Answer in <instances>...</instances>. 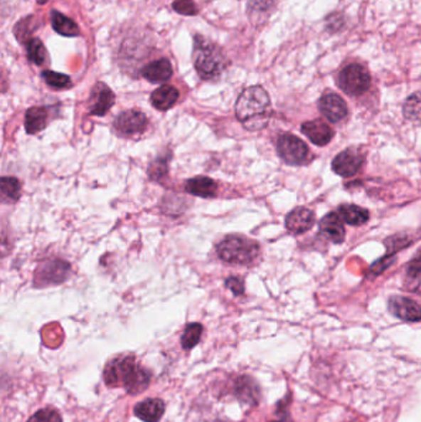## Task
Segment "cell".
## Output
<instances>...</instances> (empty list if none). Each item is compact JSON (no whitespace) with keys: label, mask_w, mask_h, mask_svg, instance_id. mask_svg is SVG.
Instances as JSON below:
<instances>
[{"label":"cell","mask_w":421,"mask_h":422,"mask_svg":"<svg viewBox=\"0 0 421 422\" xmlns=\"http://www.w3.org/2000/svg\"><path fill=\"white\" fill-rule=\"evenodd\" d=\"M104 381L108 386H122L129 394H139L149 386L151 373L136 362L132 354L119 356L105 366Z\"/></svg>","instance_id":"1"},{"label":"cell","mask_w":421,"mask_h":422,"mask_svg":"<svg viewBox=\"0 0 421 422\" xmlns=\"http://www.w3.org/2000/svg\"><path fill=\"white\" fill-rule=\"evenodd\" d=\"M271 99L262 87L253 85L241 93L235 114L248 131L263 130L271 119Z\"/></svg>","instance_id":"2"},{"label":"cell","mask_w":421,"mask_h":422,"mask_svg":"<svg viewBox=\"0 0 421 422\" xmlns=\"http://www.w3.org/2000/svg\"><path fill=\"white\" fill-rule=\"evenodd\" d=\"M216 253L221 260L234 265H252L257 260L261 248L257 242L241 235H230L216 247Z\"/></svg>","instance_id":"3"},{"label":"cell","mask_w":421,"mask_h":422,"mask_svg":"<svg viewBox=\"0 0 421 422\" xmlns=\"http://www.w3.org/2000/svg\"><path fill=\"white\" fill-rule=\"evenodd\" d=\"M193 60L201 78L206 80L220 77L224 70L226 62L220 50L213 43L206 41L203 38H196L194 40V50H193Z\"/></svg>","instance_id":"4"},{"label":"cell","mask_w":421,"mask_h":422,"mask_svg":"<svg viewBox=\"0 0 421 422\" xmlns=\"http://www.w3.org/2000/svg\"><path fill=\"white\" fill-rule=\"evenodd\" d=\"M339 85L347 95L358 97L370 88V73L363 65L358 63L347 65L339 75Z\"/></svg>","instance_id":"5"},{"label":"cell","mask_w":421,"mask_h":422,"mask_svg":"<svg viewBox=\"0 0 421 422\" xmlns=\"http://www.w3.org/2000/svg\"><path fill=\"white\" fill-rule=\"evenodd\" d=\"M277 152L284 162L292 166H300L309 157V149L304 141L292 134H282L278 137Z\"/></svg>","instance_id":"6"},{"label":"cell","mask_w":421,"mask_h":422,"mask_svg":"<svg viewBox=\"0 0 421 422\" xmlns=\"http://www.w3.org/2000/svg\"><path fill=\"white\" fill-rule=\"evenodd\" d=\"M70 265L63 260H47L35 274V283L38 287H45L48 284L62 283L70 274Z\"/></svg>","instance_id":"7"},{"label":"cell","mask_w":421,"mask_h":422,"mask_svg":"<svg viewBox=\"0 0 421 422\" xmlns=\"http://www.w3.org/2000/svg\"><path fill=\"white\" fill-rule=\"evenodd\" d=\"M363 154L358 149H347L334 158V172L343 178H350L358 173L363 164Z\"/></svg>","instance_id":"8"},{"label":"cell","mask_w":421,"mask_h":422,"mask_svg":"<svg viewBox=\"0 0 421 422\" xmlns=\"http://www.w3.org/2000/svg\"><path fill=\"white\" fill-rule=\"evenodd\" d=\"M149 120L144 112L139 110H127L117 116L114 121V127L120 134L132 136L142 134L147 129Z\"/></svg>","instance_id":"9"},{"label":"cell","mask_w":421,"mask_h":422,"mask_svg":"<svg viewBox=\"0 0 421 422\" xmlns=\"http://www.w3.org/2000/svg\"><path fill=\"white\" fill-rule=\"evenodd\" d=\"M88 110L90 115L104 116L112 109L115 102V94L107 84L99 83L94 85L89 97Z\"/></svg>","instance_id":"10"},{"label":"cell","mask_w":421,"mask_h":422,"mask_svg":"<svg viewBox=\"0 0 421 422\" xmlns=\"http://www.w3.org/2000/svg\"><path fill=\"white\" fill-rule=\"evenodd\" d=\"M388 309L395 317L407 322H417L421 320V307L417 302L405 297H389Z\"/></svg>","instance_id":"11"},{"label":"cell","mask_w":421,"mask_h":422,"mask_svg":"<svg viewBox=\"0 0 421 422\" xmlns=\"http://www.w3.org/2000/svg\"><path fill=\"white\" fill-rule=\"evenodd\" d=\"M319 110L330 122H340L348 114L346 102L337 94H326L319 102Z\"/></svg>","instance_id":"12"},{"label":"cell","mask_w":421,"mask_h":422,"mask_svg":"<svg viewBox=\"0 0 421 422\" xmlns=\"http://www.w3.org/2000/svg\"><path fill=\"white\" fill-rule=\"evenodd\" d=\"M302 132L316 146H326L335 134L331 126L323 120L307 121L302 125Z\"/></svg>","instance_id":"13"},{"label":"cell","mask_w":421,"mask_h":422,"mask_svg":"<svg viewBox=\"0 0 421 422\" xmlns=\"http://www.w3.org/2000/svg\"><path fill=\"white\" fill-rule=\"evenodd\" d=\"M315 223V215L308 208H297L290 211L286 218V228L288 231L300 235L304 232L309 231Z\"/></svg>","instance_id":"14"},{"label":"cell","mask_w":421,"mask_h":422,"mask_svg":"<svg viewBox=\"0 0 421 422\" xmlns=\"http://www.w3.org/2000/svg\"><path fill=\"white\" fill-rule=\"evenodd\" d=\"M319 230L334 243H342L346 236L343 220L339 213H329L319 223Z\"/></svg>","instance_id":"15"},{"label":"cell","mask_w":421,"mask_h":422,"mask_svg":"<svg viewBox=\"0 0 421 422\" xmlns=\"http://www.w3.org/2000/svg\"><path fill=\"white\" fill-rule=\"evenodd\" d=\"M166 405L164 400L146 399L136 405L134 413L145 422H159L164 416Z\"/></svg>","instance_id":"16"},{"label":"cell","mask_w":421,"mask_h":422,"mask_svg":"<svg viewBox=\"0 0 421 422\" xmlns=\"http://www.w3.org/2000/svg\"><path fill=\"white\" fill-rule=\"evenodd\" d=\"M172 75H174L172 65L166 58L155 60L150 65H146L145 68L142 70L144 78L147 79L151 83H164V82H167Z\"/></svg>","instance_id":"17"},{"label":"cell","mask_w":421,"mask_h":422,"mask_svg":"<svg viewBox=\"0 0 421 422\" xmlns=\"http://www.w3.org/2000/svg\"><path fill=\"white\" fill-rule=\"evenodd\" d=\"M179 99V92L174 85H162L151 95L152 105L161 112H166L176 105Z\"/></svg>","instance_id":"18"},{"label":"cell","mask_w":421,"mask_h":422,"mask_svg":"<svg viewBox=\"0 0 421 422\" xmlns=\"http://www.w3.org/2000/svg\"><path fill=\"white\" fill-rule=\"evenodd\" d=\"M186 191L189 194L201 198H213L218 194V184L208 176H196L186 183Z\"/></svg>","instance_id":"19"},{"label":"cell","mask_w":421,"mask_h":422,"mask_svg":"<svg viewBox=\"0 0 421 422\" xmlns=\"http://www.w3.org/2000/svg\"><path fill=\"white\" fill-rule=\"evenodd\" d=\"M404 288L407 289V292L421 295V252L407 263Z\"/></svg>","instance_id":"20"},{"label":"cell","mask_w":421,"mask_h":422,"mask_svg":"<svg viewBox=\"0 0 421 422\" xmlns=\"http://www.w3.org/2000/svg\"><path fill=\"white\" fill-rule=\"evenodd\" d=\"M48 124V110L46 107H30L25 115V129L28 134H35L43 131Z\"/></svg>","instance_id":"21"},{"label":"cell","mask_w":421,"mask_h":422,"mask_svg":"<svg viewBox=\"0 0 421 422\" xmlns=\"http://www.w3.org/2000/svg\"><path fill=\"white\" fill-rule=\"evenodd\" d=\"M337 213L341 216L343 223L352 226H360L370 220V211L365 208H361L358 205H340Z\"/></svg>","instance_id":"22"},{"label":"cell","mask_w":421,"mask_h":422,"mask_svg":"<svg viewBox=\"0 0 421 422\" xmlns=\"http://www.w3.org/2000/svg\"><path fill=\"white\" fill-rule=\"evenodd\" d=\"M51 23L55 31L62 36L75 38L80 35V28L77 26V23L70 18H67L66 15L61 14L58 11H52Z\"/></svg>","instance_id":"23"},{"label":"cell","mask_w":421,"mask_h":422,"mask_svg":"<svg viewBox=\"0 0 421 422\" xmlns=\"http://www.w3.org/2000/svg\"><path fill=\"white\" fill-rule=\"evenodd\" d=\"M403 114L407 121L421 125V93L412 94L407 97L403 107Z\"/></svg>","instance_id":"24"},{"label":"cell","mask_w":421,"mask_h":422,"mask_svg":"<svg viewBox=\"0 0 421 422\" xmlns=\"http://www.w3.org/2000/svg\"><path fill=\"white\" fill-rule=\"evenodd\" d=\"M0 188H1V194L4 195L6 199L10 201H18L20 198V191H21V183L19 179L14 176H3L0 181Z\"/></svg>","instance_id":"25"},{"label":"cell","mask_w":421,"mask_h":422,"mask_svg":"<svg viewBox=\"0 0 421 422\" xmlns=\"http://www.w3.org/2000/svg\"><path fill=\"white\" fill-rule=\"evenodd\" d=\"M201 334H203V326L197 322H193L186 327L181 339V344L184 349H192L197 346L198 342L201 341Z\"/></svg>","instance_id":"26"},{"label":"cell","mask_w":421,"mask_h":422,"mask_svg":"<svg viewBox=\"0 0 421 422\" xmlns=\"http://www.w3.org/2000/svg\"><path fill=\"white\" fill-rule=\"evenodd\" d=\"M28 57L35 65H41L46 60V48L38 38H28Z\"/></svg>","instance_id":"27"},{"label":"cell","mask_w":421,"mask_h":422,"mask_svg":"<svg viewBox=\"0 0 421 422\" xmlns=\"http://www.w3.org/2000/svg\"><path fill=\"white\" fill-rule=\"evenodd\" d=\"M43 78L53 89H65L70 85V78L68 75L52 70H43Z\"/></svg>","instance_id":"28"},{"label":"cell","mask_w":421,"mask_h":422,"mask_svg":"<svg viewBox=\"0 0 421 422\" xmlns=\"http://www.w3.org/2000/svg\"><path fill=\"white\" fill-rule=\"evenodd\" d=\"M28 422H62V418L55 408H45L33 413Z\"/></svg>","instance_id":"29"},{"label":"cell","mask_w":421,"mask_h":422,"mask_svg":"<svg viewBox=\"0 0 421 422\" xmlns=\"http://www.w3.org/2000/svg\"><path fill=\"white\" fill-rule=\"evenodd\" d=\"M410 242L412 241L404 235H395V236L389 237L385 240V246H387L389 255H393L395 252L409 246Z\"/></svg>","instance_id":"30"},{"label":"cell","mask_w":421,"mask_h":422,"mask_svg":"<svg viewBox=\"0 0 421 422\" xmlns=\"http://www.w3.org/2000/svg\"><path fill=\"white\" fill-rule=\"evenodd\" d=\"M174 9L178 14L188 15V16H192L198 13L197 5L194 4L193 0H174Z\"/></svg>","instance_id":"31"},{"label":"cell","mask_w":421,"mask_h":422,"mask_svg":"<svg viewBox=\"0 0 421 422\" xmlns=\"http://www.w3.org/2000/svg\"><path fill=\"white\" fill-rule=\"evenodd\" d=\"M394 260H395V258H394L393 255L387 253V255L382 257L380 260H377L375 265L371 267L370 273L372 274V275H378V274L383 273L384 270L388 268L389 265L394 263Z\"/></svg>","instance_id":"32"},{"label":"cell","mask_w":421,"mask_h":422,"mask_svg":"<svg viewBox=\"0 0 421 422\" xmlns=\"http://www.w3.org/2000/svg\"><path fill=\"white\" fill-rule=\"evenodd\" d=\"M225 285H226V288H229L231 292H234L235 295L244 294V280L239 278V277H230V278L226 279Z\"/></svg>","instance_id":"33"},{"label":"cell","mask_w":421,"mask_h":422,"mask_svg":"<svg viewBox=\"0 0 421 422\" xmlns=\"http://www.w3.org/2000/svg\"><path fill=\"white\" fill-rule=\"evenodd\" d=\"M273 3L275 0H250V8L263 11V10L270 9Z\"/></svg>","instance_id":"34"},{"label":"cell","mask_w":421,"mask_h":422,"mask_svg":"<svg viewBox=\"0 0 421 422\" xmlns=\"http://www.w3.org/2000/svg\"><path fill=\"white\" fill-rule=\"evenodd\" d=\"M36 1H38V3H40V4H45V3H47L48 0H36Z\"/></svg>","instance_id":"35"},{"label":"cell","mask_w":421,"mask_h":422,"mask_svg":"<svg viewBox=\"0 0 421 422\" xmlns=\"http://www.w3.org/2000/svg\"><path fill=\"white\" fill-rule=\"evenodd\" d=\"M272 422H281V421H272Z\"/></svg>","instance_id":"36"}]
</instances>
